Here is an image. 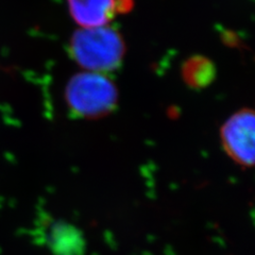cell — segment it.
<instances>
[{
  "instance_id": "6da1fadb",
  "label": "cell",
  "mask_w": 255,
  "mask_h": 255,
  "mask_svg": "<svg viewBox=\"0 0 255 255\" xmlns=\"http://www.w3.org/2000/svg\"><path fill=\"white\" fill-rule=\"evenodd\" d=\"M69 52L86 71L107 74L121 66L126 46L122 35L109 25L80 28L70 38Z\"/></svg>"
},
{
  "instance_id": "7a4b0ae2",
  "label": "cell",
  "mask_w": 255,
  "mask_h": 255,
  "mask_svg": "<svg viewBox=\"0 0 255 255\" xmlns=\"http://www.w3.org/2000/svg\"><path fill=\"white\" fill-rule=\"evenodd\" d=\"M65 97L69 109L78 116L98 118L114 110L118 91L106 74L85 70L70 78Z\"/></svg>"
},
{
  "instance_id": "3957f363",
  "label": "cell",
  "mask_w": 255,
  "mask_h": 255,
  "mask_svg": "<svg viewBox=\"0 0 255 255\" xmlns=\"http://www.w3.org/2000/svg\"><path fill=\"white\" fill-rule=\"evenodd\" d=\"M252 110L236 112L221 128L223 148L239 165L249 167L254 163L255 126Z\"/></svg>"
},
{
  "instance_id": "277c9868",
  "label": "cell",
  "mask_w": 255,
  "mask_h": 255,
  "mask_svg": "<svg viewBox=\"0 0 255 255\" xmlns=\"http://www.w3.org/2000/svg\"><path fill=\"white\" fill-rule=\"evenodd\" d=\"M67 3L80 28L108 26L117 10V0H67Z\"/></svg>"
},
{
  "instance_id": "5b68a950",
  "label": "cell",
  "mask_w": 255,
  "mask_h": 255,
  "mask_svg": "<svg viewBox=\"0 0 255 255\" xmlns=\"http://www.w3.org/2000/svg\"><path fill=\"white\" fill-rule=\"evenodd\" d=\"M183 76L188 85L202 87L212 81L214 76L213 64L204 58L189 59L183 67Z\"/></svg>"
}]
</instances>
